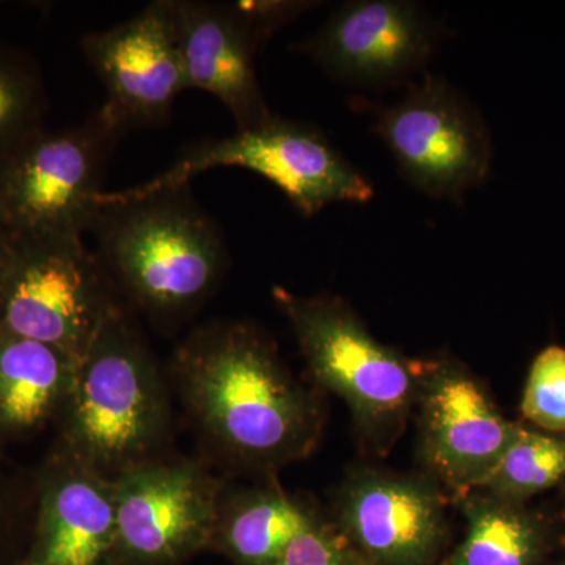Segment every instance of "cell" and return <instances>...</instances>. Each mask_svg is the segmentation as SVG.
I'll use <instances>...</instances> for the list:
<instances>
[{"label":"cell","mask_w":565,"mask_h":565,"mask_svg":"<svg viewBox=\"0 0 565 565\" xmlns=\"http://www.w3.org/2000/svg\"><path fill=\"white\" fill-rule=\"evenodd\" d=\"M172 374L185 411L225 462L274 473L307 459L322 437L318 393L297 381L258 327L214 321L174 352Z\"/></svg>","instance_id":"cell-1"},{"label":"cell","mask_w":565,"mask_h":565,"mask_svg":"<svg viewBox=\"0 0 565 565\" xmlns=\"http://www.w3.org/2000/svg\"><path fill=\"white\" fill-rule=\"evenodd\" d=\"M93 226L107 277L159 329H177L215 292L228 267L221 230L189 184L104 193Z\"/></svg>","instance_id":"cell-2"},{"label":"cell","mask_w":565,"mask_h":565,"mask_svg":"<svg viewBox=\"0 0 565 565\" xmlns=\"http://www.w3.org/2000/svg\"><path fill=\"white\" fill-rule=\"evenodd\" d=\"M62 414V451L109 478L163 456L172 426L169 394L126 308L106 323L79 364Z\"/></svg>","instance_id":"cell-3"},{"label":"cell","mask_w":565,"mask_h":565,"mask_svg":"<svg viewBox=\"0 0 565 565\" xmlns=\"http://www.w3.org/2000/svg\"><path fill=\"white\" fill-rule=\"evenodd\" d=\"M273 296L316 384L344 401L366 451L390 455L414 415L416 360L381 343L341 297L280 286Z\"/></svg>","instance_id":"cell-4"},{"label":"cell","mask_w":565,"mask_h":565,"mask_svg":"<svg viewBox=\"0 0 565 565\" xmlns=\"http://www.w3.org/2000/svg\"><path fill=\"white\" fill-rule=\"evenodd\" d=\"M125 308L95 253L77 237L17 236L0 281V327L84 362Z\"/></svg>","instance_id":"cell-5"},{"label":"cell","mask_w":565,"mask_h":565,"mask_svg":"<svg viewBox=\"0 0 565 565\" xmlns=\"http://www.w3.org/2000/svg\"><path fill=\"white\" fill-rule=\"evenodd\" d=\"M114 136L93 115L76 128H44L0 163V212L14 236L77 237L103 210Z\"/></svg>","instance_id":"cell-6"},{"label":"cell","mask_w":565,"mask_h":565,"mask_svg":"<svg viewBox=\"0 0 565 565\" xmlns=\"http://www.w3.org/2000/svg\"><path fill=\"white\" fill-rule=\"evenodd\" d=\"M221 167H237L266 178L307 217L329 204L366 203L374 196L371 181L323 134L277 115L225 139L204 141L161 177L131 189L148 193L178 188L189 184L195 174Z\"/></svg>","instance_id":"cell-7"},{"label":"cell","mask_w":565,"mask_h":565,"mask_svg":"<svg viewBox=\"0 0 565 565\" xmlns=\"http://www.w3.org/2000/svg\"><path fill=\"white\" fill-rule=\"evenodd\" d=\"M415 411L424 475L457 500L484 486L519 430L455 356L416 360Z\"/></svg>","instance_id":"cell-8"},{"label":"cell","mask_w":565,"mask_h":565,"mask_svg":"<svg viewBox=\"0 0 565 565\" xmlns=\"http://www.w3.org/2000/svg\"><path fill=\"white\" fill-rule=\"evenodd\" d=\"M374 131L405 180L434 199H462L492 169L489 129L473 104L441 77L426 76L379 109Z\"/></svg>","instance_id":"cell-9"},{"label":"cell","mask_w":565,"mask_h":565,"mask_svg":"<svg viewBox=\"0 0 565 565\" xmlns=\"http://www.w3.org/2000/svg\"><path fill=\"white\" fill-rule=\"evenodd\" d=\"M117 561L172 565L212 544L225 484L200 462L158 459L115 478Z\"/></svg>","instance_id":"cell-10"},{"label":"cell","mask_w":565,"mask_h":565,"mask_svg":"<svg viewBox=\"0 0 565 565\" xmlns=\"http://www.w3.org/2000/svg\"><path fill=\"white\" fill-rule=\"evenodd\" d=\"M85 58L106 88L96 118L114 136L162 125L185 88L172 0H156L131 20L82 40Z\"/></svg>","instance_id":"cell-11"},{"label":"cell","mask_w":565,"mask_h":565,"mask_svg":"<svg viewBox=\"0 0 565 565\" xmlns=\"http://www.w3.org/2000/svg\"><path fill=\"white\" fill-rule=\"evenodd\" d=\"M334 512V525L371 565H434L448 544L445 492L426 475L356 468Z\"/></svg>","instance_id":"cell-12"},{"label":"cell","mask_w":565,"mask_h":565,"mask_svg":"<svg viewBox=\"0 0 565 565\" xmlns=\"http://www.w3.org/2000/svg\"><path fill=\"white\" fill-rule=\"evenodd\" d=\"M440 25L419 3L352 0L330 14L300 51L352 87L411 82L440 43Z\"/></svg>","instance_id":"cell-13"},{"label":"cell","mask_w":565,"mask_h":565,"mask_svg":"<svg viewBox=\"0 0 565 565\" xmlns=\"http://www.w3.org/2000/svg\"><path fill=\"white\" fill-rule=\"evenodd\" d=\"M185 88L215 96L237 122L255 128L274 117L256 76L266 39L237 2L172 0Z\"/></svg>","instance_id":"cell-14"},{"label":"cell","mask_w":565,"mask_h":565,"mask_svg":"<svg viewBox=\"0 0 565 565\" xmlns=\"http://www.w3.org/2000/svg\"><path fill=\"white\" fill-rule=\"evenodd\" d=\"M117 561L115 479L62 451L47 479L31 565H110Z\"/></svg>","instance_id":"cell-15"},{"label":"cell","mask_w":565,"mask_h":565,"mask_svg":"<svg viewBox=\"0 0 565 565\" xmlns=\"http://www.w3.org/2000/svg\"><path fill=\"white\" fill-rule=\"evenodd\" d=\"M318 512L278 484L223 492L212 542L241 565H274Z\"/></svg>","instance_id":"cell-16"},{"label":"cell","mask_w":565,"mask_h":565,"mask_svg":"<svg viewBox=\"0 0 565 565\" xmlns=\"http://www.w3.org/2000/svg\"><path fill=\"white\" fill-rule=\"evenodd\" d=\"M79 363L0 327V426L24 430L63 412Z\"/></svg>","instance_id":"cell-17"},{"label":"cell","mask_w":565,"mask_h":565,"mask_svg":"<svg viewBox=\"0 0 565 565\" xmlns=\"http://www.w3.org/2000/svg\"><path fill=\"white\" fill-rule=\"evenodd\" d=\"M467 531L446 565H537L548 548V530L525 504L484 492L465 497Z\"/></svg>","instance_id":"cell-18"},{"label":"cell","mask_w":565,"mask_h":565,"mask_svg":"<svg viewBox=\"0 0 565 565\" xmlns=\"http://www.w3.org/2000/svg\"><path fill=\"white\" fill-rule=\"evenodd\" d=\"M563 481L565 438L519 426L514 440L479 492L508 503L525 504L534 494L553 489Z\"/></svg>","instance_id":"cell-19"},{"label":"cell","mask_w":565,"mask_h":565,"mask_svg":"<svg viewBox=\"0 0 565 565\" xmlns=\"http://www.w3.org/2000/svg\"><path fill=\"white\" fill-rule=\"evenodd\" d=\"M46 88L36 63L24 52L0 46V163L46 128Z\"/></svg>","instance_id":"cell-20"},{"label":"cell","mask_w":565,"mask_h":565,"mask_svg":"<svg viewBox=\"0 0 565 565\" xmlns=\"http://www.w3.org/2000/svg\"><path fill=\"white\" fill-rule=\"evenodd\" d=\"M522 414L552 434L565 435V348L548 345L537 356L523 390Z\"/></svg>","instance_id":"cell-21"},{"label":"cell","mask_w":565,"mask_h":565,"mask_svg":"<svg viewBox=\"0 0 565 565\" xmlns=\"http://www.w3.org/2000/svg\"><path fill=\"white\" fill-rule=\"evenodd\" d=\"M274 565H371L333 522L318 515Z\"/></svg>","instance_id":"cell-22"},{"label":"cell","mask_w":565,"mask_h":565,"mask_svg":"<svg viewBox=\"0 0 565 565\" xmlns=\"http://www.w3.org/2000/svg\"><path fill=\"white\" fill-rule=\"evenodd\" d=\"M14 239H17V236L11 232L9 223L6 222L2 212H0V281H2L11 255H13Z\"/></svg>","instance_id":"cell-23"},{"label":"cell","mask_w":565,"mask_h":565,"mask_svg":"<svg viewBox=\"0 0 565 565\" xmlns=\"http://www.w3.org/2000/svg\"><path fill=\"white\" fill-rule=\"evenodd\" d=\"M565 565V564H564Z\"/></svg>","instance_id":"cell-24"}]
</instances>
